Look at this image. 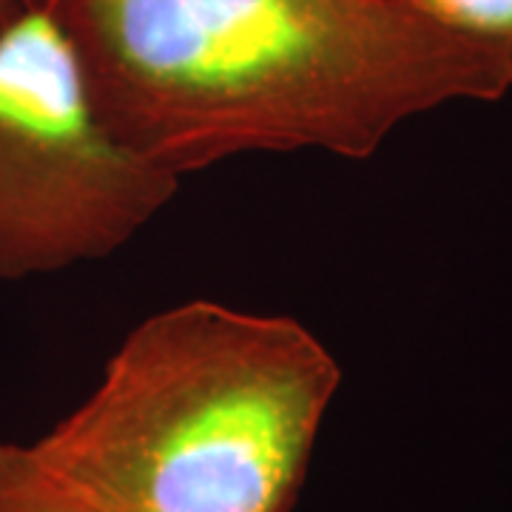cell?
<instances>
[{"mask_svg": "<svg viewBox=\"0 0 512 512\" xmlns=\"http://www.w3.org/2000/svg\"><path fill=\"white\" fill-rule=\"evenodd\" d=\"M464 35L512 43V0H407Z\"/></svg>", "mask_w": 512, "mask_h": 512, "instance_id": "cell-5", "label": "cell"}, {"mask_svg": "<svg viewBox=\"0 0 512 512\" xmlns=\"http://www.w3.org/2000/svg\"><path fill=\"white\" fill-rule=\"evenodd\" d=\"M52 15L94 109L183 177L245 154L370 157L402 120L512 89V43L407 0H23Z\"/></svg>", "mask_w": 512, "mask_h": 512, "instance_id": "cell-1", "label": "cell"}, {"mask_svg": "<svg viewBox=\"0 0 512 512\" xmlns=\"http://www.w3.org/2000/svg\"><path fill=\"white\" fill-rule=\"evenodd\" d=\"M20 9H23V0H0V35L12 20L18 18Z\"/></svg>", "mask_w": 512, "mask_h": 512, "instance_id": "cell-6", "label": "cell"}, {"mask_svg": "<svg viewBox=\"0 0 512 512\" xmlns=\"http://www.w3.org/2000/svg\"><path fill=\"white\" fill-rule=\"evenodd\" d=\"M339 382L296 319L185 302L29 447L97 512H291Z\"/></svg>", "mask_w": 512, "mask_h": 512, "instance_id": "cell-2", "label": "cell"}, {"mask_svg": "<svg viewBox=\"0 0 512 512\" xmlns=\"http://www.w3.org/2000/svg\"><path fill=\"white\" fill-rule=\"evenodd\" d=\"M0 512H97L35 456L29 444L0 441Z\"/></svg>", "mask_w": 512, "mask_h": 512, "instance_id": "cell-4", "label": "cell"}, {"mask_svg": "<svg viewBox=\"0 0 512 512\" xmlns=\"http://www.w3.org/2000/svg\"><path fill=\"white\" fill-rule=\"evenodd\" d=\"M177 188L106 128L69 37L23 3L0 35V279L106 259Z\"/></svg>", "mask_w": 512, "mask_h": 512, "instance_id": "cell-3", "label": "cell"}]
</instances>
